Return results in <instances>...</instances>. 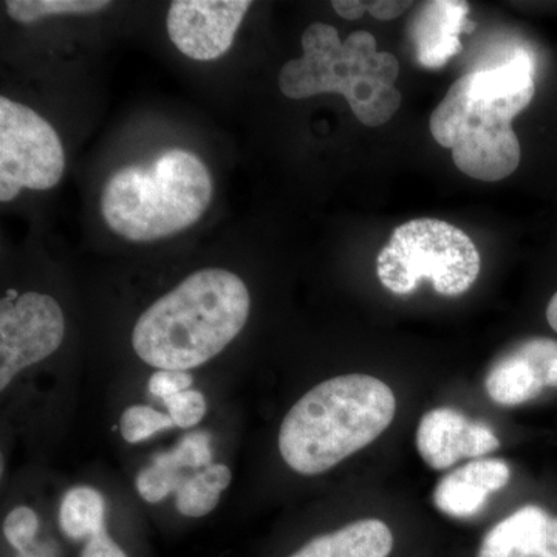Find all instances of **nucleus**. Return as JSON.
<instances>
[{"label":"nucleus","instance_id":"nucleus-1","mask_svg":"<svg viewBox=\"0 0 557 557\" xmlns=\"http://www.w3.org/2000/svg\"><path fill=\"white\" fill-rule=\"evenodd\" d=\"M536 94L534 64L516 51L504 65L474 70L449 87L432 112L429 129L453 150L458 170L482 182L509 177L520 164V143L512 121Z\"/></svg>","mask_w":557,"mask_h":557},{"label":"nucleus","instance_id":"nucleus-2","mask_svg":"<svg viewBox=\"0 0 557 557\" xmlns=\"http://www.w3.org/2000/svg\"><path fill=\"white\" fill-rule=\"evenodd\" d=\"M249 310L244 278L225 269L199 270L138 318L132 347L152 368H200L240 335Z\"/></svg>","mask_w":557,"mask_h":557},{"label":"nucleus","instance_id":"nucleus-3","mask_svg":"<svg viewBox=\"0 0 557 557\" xmlns=\"http://www.w3.org/2000/svg\"><path fill=\"white\" fill-rule=\"evenodd\" d=\"M395 410L394 392L375 376L325 380L288 410L278 429V453L298 474H324L372 445L391 426Z\"/></svg>","mask_w":557,"mask_h":557},{"label":"nucleus","instance_id":"nucleus-4","mask_svg":"<svg viewBox=\"0 0 557 557\" xmlns=\"http://www.w3.org/2000/svg\"><path fill=\"white\" fill-rule=\"evenodd\" d=\"M302 57L278 73V89L289 100L321 94L346 98L364 126L380 127L394 119L403 97L395 83L399 64L394 54L376 50L372 33L359 30L341 40L324 22H313L302 35Z\"/></svg>","mask_w":557,"mask_h":557},{"label":"nucleus","instance_id":"nucleus-5","mask_svg":"<svg viewBox=\"0 0 557 557\" xmlns=\"http://www.w3.org/2000/svg\"><path fill=\"white\" fill-rule=\"evenodd\" d=\"M212 194L211 174L199 156L170 149L150 166L113 172L102 189L101 214L124 239H166L196 225L211 205Z\"/></svg>","mask_w":557,"mask_h":557},{"label":"nucleus","instance_id":"nucleus-6","mask_svg":"<svg viewBox=\"0 0 557 557\" xmlns=\"http://www.w3.org/2000/svg\"><path fill=\"white\" fill-rule=\"evenodd\" d=\"M479 249L463 230L440 219H413L398 226L376 258V274L394 295L431 281L435 293L465 295L480 274Z\"/></svg>","mask_w":557,"mask_h":557},{"label":"nucleus","instance_id":"nucleus-7","mask_svg":"<svg viewBox=\"0 0 557 557\" xmlns=\"http://www.w3.org/2000/svg\"><path fill=\"white\" fill-rule=\"evenodd\" d=\"M65 152L53 126L28 106L0 98V201L61 182Z\"/></svg>","mask_w":557,"mask_h":557},{"label":"nucleus","instance_id":"nucleus-8","mask_svg":"<svg viewBox=\"0 0 557 557\" xmlns=\"http://www.w3.org/2000/svg\"><path fill=\"white\" fill-rule=\"evenodd\" d=\"M65 318L60 302L49 295L11 289L0 302V391L27 368L61 347Z\"/></svg>","mask_w":557,"mask_h":557},{"label":"nucleus","instance_id":"nucleus-9","mask_svg":"<svg viewBox=\"0 0 557 557\" xmlns=\"http://www.w3.org/2000/svg\"><path fill=\"white\" fill-rule=\"evenodd\" d=\"M251 5L249 0H175L168 10V35L189 60H219L233 47Z\"/></svg>","mask_w":557,"mask_h":557},{"label":"nucleus","instance_id":"nucleus-10","mask_svg":"<svg viewBox=\"0 0 557 557\" xmlns=\"http://www.w3.org/2000/svg\"><path fill=\"white\" fill-rule=\"evenodd\" d=\"M485 387L494 403L519 406L557 387V341L528 339L498 359L487 373Z\"/></svg>","mask_w":557,"mask_h":557},{"label":"nucleus","instance_id":"nucleus-11","mask_svg":"<svg viewBox=\"0 0 557 557\" xmlns=\"http://www.w3.org/2000/svg\"><path fill=\"white\" fill-rule=\"evenodd\" d=\"M500 448V440L486 424L471 421L453 408L429 410L417 429V449L435 471L461 458H479Z\"/></svg>","mask_w":557,"mask_h":557},{"label":"nucleus","instance_id":"nucleus-12","mask_svg":"<svg viewBox=\"0 0 557 557\" xmlns=\"http://www.w3.org/2000/svg\"><path fill=\"white\" fill-rule=\"evenodd\" d=\"M511 469L500 458L472 460L440 480L434 491L435 507L449 518L468 519L486 507L487 497L504 490Z\"/></svg>","mask_w":557,"mask_h":557},{"label":"nucleus","instance_id":"nucleus-13","mask_svg":"<svg viewBox=\"0 0 557 557\" xmlns=\"http://www.w3.org/2000/svg\"><path fill=\"white\" fill-rule=\"evenodd\" d=\"M467 2H429L413 22L412 39L417 61L428 69H438L461 51L458 35L471 33L475 24L468 21Z\"/></svg>","mask_w":557,"mask_h":557},{"label":"nucleus","instance_id":"nucleus-14","mask_svg":"<svg viewBox=\"0 0 557 557\" xmlns=\"http://www.w3.org/2000/svg\"><path fill=\"white\" fill-rule=\"evenodd\" d=\"M394 547V533L386 522L359 519L310 539L288 557H391Z\"/></svg>","mask_w":557,"mask_h":557},{"label":"nucleus","instance_id":"nucleus-15","mask_svg":"<svg viewBox=\"0 0 557 557\" xmlns=\"http://www.w3.org/2000/svg\"><path fill=\"white\" fill-rule=\"evenodd\" d=\"M548 522L544 508L527 505L487 531L478 557H541Z\"/></svg>","mask_w":557,"mask_h":557},{"label":"nucleus","instance_id":"nucleus-16","mask_svg":"<svg viewBox=\"0 0 557 557\" xmlns=\"http://www.w3.org/2000/svg\"><path fill=\"white\" fill-rule=\"evenodd\" d=\"M58 522L70 541H89L106 531L104 497L90 486L72 487L62 498Z\"/></svg>","mask_w":557,"mask_h":557},{"label":"nucleus","instance_id":"nucleus-17","mask_svg":"<svg viewBox=\"0 0 557 557\" xmlns=\"http://www.w3.org/2000/svg\"><path fill=\"white\" fill-rule=\"evenodd\" d=\"M233 474L223 463H211L183 480L177 490L175 507L185 518L199 519L208 516L219 505L223 491L231 485Z\"/></svg>","mask_w":557,"mask_h":557},{"label":"nucleus","instance_id":"nucleus-18","mask_svg":"<svg viewBox=\"0 0 557 557\" xmlns=\"http://www.w3.org/2000/svg\"><path fill=\"white\" fill-rule=\"evenodd\" d=\"M7 14L22 25H32L60 14H91L110 7L108 0H7Z\"/></svg>","mask_w":557,"mask_h":557},{"label":"nucleus","instance_id":"nucleus-19","mask_svg":"<svg viewBox=\"0 0 557 557\" xmlns=\"http://www.w3.org/2000/svg\"><path fill=\"white\" fill-rule=\"evenodd\" d=\"M185 468L174 456L172 450L160 453L153 457L148 468L141 469L137 478V491L139 497L148 504H159L171 493H177L185 475Z\"/></svg>","mask_w":557,"mask_h":557},{"label":"nucleus","instance_id":"nucleus-20","mask_svg":"<svg viewBox=\"0 0 557 557\" xmlns=\"http://www.w3.org/2000/svg\"><path fill=\"white\" fill-rule=\"evenodd\" d=\"M170 413H161L150 406H131L124 410L120 420V431L123 438L131 445L146 442L159 432L174 428Z\"/></svg>","mask_w":557,"mask_h":557},{"label":"nucleus","instance_id":"nucleus-21","mask_svg":"<svg viewBox=\"0 0 557 557\" xmlns=\"http://www.w3.org/2000/svg\"><path fill=\"white\" fill-rule=\"evenodd\" d=\"M39 531V518L30 507L11 509L3 520V537L17 555L30 552L33 542Z\"/></svg>","mask_w":557,"mask_h":557},{"label":"nucleus","instance_id":"nucleus-22","mask_svg":"<svg viewBox=\"0 0 557 557\" xmlns=\"http://www.w3.org/2000/svg\"><path fill=\"white\" fill-rule=\"evenodd\" d=\"M175 426L189 429L197 426L203 417L207 416V398L196 388L180 392L164 401Z\"/></svg>","mask_w":557,"mask_h":557},{"label":"nucleus","instance_id":"nucleus-23","mask_svg":"<svg viewBox=\"0 0 557 557\" xmlns=\"http://www.w3.org/2000/svg\"><path fill=\"white\" fill-rule=\"evenodd\" d=\"M185 469H201L212 463L211 435L205 431L190 432L171 449Z\"/></svg>","mask_w":557,"mask_h":557},{"label":"nucleus","instance_id":"nucleus-24","mask_svg":"<svg viewBox=\"0 0 557 557\" xmlns=\"http://www.w3.org/2000/svg\"><path fill=\"white\" fill-rule=\"evenodd\" d=\"M193 375L183 370H157L149 380V392L153 397L170 399L193 386Z\"/></svg>","mask_w":557,"mask_h":557},{"label":"nucleus","instance_id":"nucleus-25","mask_svg":"<svg viewBox=\"0 0 557 557\" xmlns=\"http://www.w3.org/2000/svg\"><path fill=\"white\" fill-rule=\"evenodd\" d=\"M79 557H129L123 548L109 536L108 530L90 537L81 549Z\"/></svg>","mask_w":557,"mask_h":557},{"label":"nucleus","instance_id":"nucleus-26","mask_svg":"<svg viewBox=\"0 0 557 557\" xmlns=\"http://www.w3.org/2000/svg\"><path fill=\"white\" fill-rule=\"evenodd\" d=\"M412 7V2H398V0H369L368 13L375 20H397L406 10Z\"/></svg>","mask_w":557,"mask_h":557},{"label":"nucleus","instance_id":"nucleus-27","mask_svg":"<svg viewBox=\"0 0 557 557\" xmlns=\"http://www.w3.org/2000/svg\"><path fill=\"white\" fill-rule=\"evenodd\" d=\"M333 10L347 21L359 20L368 13V2L361 0H333Z\"/></svg>","mask_w":557,"mask_h":557},{"label":"nucleus","instance_id":"nucleus-28","mask_svg":"<svg viewBox=\"0 0 557 557\" xmlns=\"http://www.w3.org/2000/svg\"><path fill=\"white\" fill-rule=\"evenodd\" d=\"M541 557H557V518H549L547 537Z\"/></svg>","mask_w":557,"mask_h":557},{"label":"nucleus","instance_id":"nucleus-29","mask_svg":"<svg viewBox=\"0 0 557 557\" xmlns=\"http://www.w3.org/2000/svg\"><path fill=\"white\" fill-rule=\"evenodd\" d=\"M547 321L549 327L557 332V293L555 296H553L552 300H549L547 307Z\"/></svg>","mask_w":557,"mask_h":557},{"label":"nucleus","instance_id":"nucleus-30","mask_svg":"<svg viewBox=\"0 0 557 557\" xmlns=\"http://www.w3.org/2000/svg\"><path fill=\"white\" fill-rule=\"evenodd\" d=\"M16 557H46V556L39 555V553L27 552V553H24V555H17Z\"/></svg>","mask_w":557,"mask_h":557}]
</instances>
